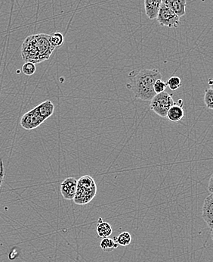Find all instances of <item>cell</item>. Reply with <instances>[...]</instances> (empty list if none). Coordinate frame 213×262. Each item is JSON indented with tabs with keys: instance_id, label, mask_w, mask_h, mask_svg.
<instances>
[{
	"instance_id": "cell-4",
	"label": "cell",
	"mask_w": 213,
	"mask_h": 262,
	"mask_svg": "<svg viewBox=\"0 0 213 262\" xmlns=\"http://www.w3.org/2000/svg\"><path fill=\"white\" fill-rule=\"evenodd\" d=\"M171 94L166 92L156 94L150 102V109L162 118H166L169 108L175 105Z\"/></svg>"
},
{
	"instance_id": "cell-12",
	"label": "cell",
	"mask_w": 213,
	"mask_h": 262,
	"mask_svg": "<svg viewBox=\"0 0 213 262\" xmlns=\"http://www.w3.org/2000/svg\"><path fill=\"white\" fill-rule=\"evenodd\" d=\"M37 108V111L40 114V116L46 121L48 118H50L52 114H54L55 105L50 100L44 101L40 103V105L35 107Z\"/></svg>"
},
{
	"instance_id": "cell-11",
	"label": "cell",
	"mask_w": 213,
	"mask_h": 262,
	"mask_svg": "<svg viewBox=\"0 0 213 262\" xmlns=\"http://www.w3.org/2000/svg\"><path fill=\"white\" fill-rule=\"evenodd\" d=\"M163 0H144V10L149 19H155L157 17Z\"/></svg>"
},
{
	"instance_id": "cell-19",
	"label": "cell",
	"mask_w": 213,
	"mask_h": 262,
	"mask_svg": "<svg viewBox=\"0 0 213 262\" xmlns=\"http://www.w3.org/2000/svg\"><path fill=\"white\" fill-rule=\"evenodd\" d=\"M22 72L27 76H32L36 72V65L32 62H25L23 65Z\"/></svg>"
},
{
	"instance_id": "cell-15",
	"label": "cell",
	"mask_w": 213,
	"mask_h": 262,
	"mask_svg": "<svg viewBox=\"0 0 213 262\" xmlns=\"http://www.w3.org/2000/svg\"><path fill=\"white\" fill-rule=\"evenodd\" d=\"M114 241L120 247H127L131 243L132 236L129 232L121 233L118 237H114Z\"/></svg>"
},
{
	"instance_id": "cell-14",
	"label": "cell",
	"mask_w": 213,
	"mask_h": 262,
	"mask_svg": "<svg viewBox=\"0 0 213 262\" xmlns=\"http://www.w3.org/2000/svg\"><path fill=\"white\" fill-rule=\"evenodd\" d=\"M118 247L119 245L114 241V240L109 238V237L103 239L100 243V247H101V250L105 252L113 251Z\"/></svg>"
},
{
	"instance_id": "cell-24",
	"label": "cell",
	"mask_w": 213,
	"mask_h": 262,
	"mask_svg": "<svg viewBox=\"0 0 213 262\" xmlns=\"http://www.w3.org/2000/svg\"><path fill=\"white\" fill-rule=\"evenodd\" d=\"M211 237H212V239H213V231H211Z\"/></svg>"
},
{
	"instance_id": "cell-10",
	"label": "cell",
	"mask_w": 213,
	"mask_h": 262,
	"mask_svg": "<svg viewBox=\"0 0 213 262\" xmlns=\"http://www.w3.org/2000/svg\"><path fill=\"white\" fill-rule=\"evenodd\" d=\"M163 4L170 8L179 18L186 13V0H163Z\"/></svg>"
},
{
	"instance_id": "cell-2",
	"label": "cell",
	"mask_w": 213,
	"mask_h": 262,
	"mask_svg": "<svg viewBox=\"0 0 213 262\" xmlns=\"http://www.w3.org/2000/svg\"><path fill=\"white\" fill-rule=\"evenodd\" d=\"M56 50L50 41V35L35 34L27 37L21 46V57L25 62L40 63L48 60Z\"/></svg>"
},
{
	"instance_id": "cell-8",
	"label": "cell",
	"mask_w": 213,
	"mask_h": 262,
	"mask_svg": "<svg viewBox=\"0 0 213 262\" xmlns=\"http://www.w3.org/2000/svg\"><path fill=\"white\" fill-rule=\"evenodd\" d=\"M202 217L208 227L213 230V193L206 198L203 206Z\"/></svg>"
},
{
	"instance_id": "cell-16",
	"label": "cell",
	"mask_w": 213,
	"mask_h": 262,
	"mask_svg": "<svg viewBox=\"0 0 213 262\" xmlns=\"http://www.w3.org/2000/svg\"><path fill=\"white\" fill-rule=\"evenodd\" d=\"M50 41L52 46L56 49V48L60 47L65 42V37L60 32H56L52 35H50Z\"/></svg>"
},
{
	"instance_id": "cell-9",
	"label": "cell",
	"mask_w": 213,
	"mask_h": 262,
	"mask_svg": "<svg viewBox=\"0 0 213 262\" xmlns=\"http://www.w3.org/2000/svg\"><path fill=\"white\" fill-rule=\"evenodd\" d=\"M183 100L179 99L178 102H175V105H172L169 108L167 113L166 118L172 122H179L185 115V111L183 109Z\"/></svg>"
},
{
	"instance_id": "cell-1",
	"label": "cell",
	"mask_w": 213,
	"mask_h": 262,
	"mask_svg": "<svg viewBox=\"0 0 213 262\" xmlns=\"http://www.w3.org/2000/svg\"><path fill=\"white\" fill-rule=\"evenodd\" d=\"M161 73L157 69L134 70L129 74L130 83L127 87L133 91L135 96L142 101H151L155 96L153 85L157 80L162 79Z\"/></svg>"
},
{
	"instance_id": "cell-17",
	"label": "cell",
	"mask_w": 213,
	"mask_h": 262,
	"mask_svg": "<svg viewBox=\"0 0 213 262\" xmlns=\"http://www.w3.org/2000/svg\"><path fill=\"white\" fill-rule=\"evenodd\" d=\"M166 85L171 90H176L182 87V81H181V78L179 77H172L168 80Z\"/></svg>"
},
{
	"instance_id": "cell-3",
	"label": "cell",
	"mask_w": 213,
	"mask_h": 262,
	"mask_svg": "<svg viewBox=\"0 0 213 262\" xmlns=\"http://www.w3.org/2000/svg\"><path fill=\"white\" fill-rule=\"evenodd\" d=\"M96 193L97 186L93 178L85 175L78 179L77 190L73 201L77 205H86L95 198Z\"/></svg>"
},
{
	"instance_id": "cell-7",
	"label": "cell",
	"mask_w": 213,
	"mask_h": 262,
	"mask_svg": "<svg viewBox=\"0 0 213 262\" xmlns=\"http://www.w3.org/2000/svg\"><path fill=\"white\" fill-rule=\"evenodd\" d=\"M78 179L68 177L61 183V193L66 200H73L77 190Z\"/></svg>"
},
{
	"instance_id": "cell-23",
	"label": "cell",
	"mask_w": 213,
	"mask_h": 262,
	"mask_svg": "<svg viewBox=\"0 0 213 262\" xmlns=\"http://www.w3.org/2000/svg\"><path fill=\"white\" fill-rule=\"evenodd\" d=\"M208 84L210 85V89H213V78L208 80Z\"/></svg>"
},
{
	"instance_id": "cell-21",
	"label": "cell",
	"mask_w": 213,
	"mask_h": 262,
	"mask_svg": "<svg viewBox=\"0 0 213 262\" xmlns=\"http://www.w3.org/2000/svg\"><path fill=\"white\" fill-rule=\"evenodd\" d=\"M4 176H5V170H4L3 161L2 159H0V187L3 183Z\"/></svg>"
},
{
	"instance_id": "cell-6",
	"label": "cell",
	"mask_w": 213,
	"mask_h": 262,
	"mask_svg": "<svg viewBox=\"0 0 213 262\" xmlns=\"http://www.w3.org/2000/svg\"><path fill=\"white\" fill-rule=\"evenodd\" d=\"M45 121L40 116L37 108H34L23 115L21 119V126L25 130H31L40 127Z\"/></svg>"
},
{
	"instance_id": "cell-20",
	"label": "cell",
	"mask_w": 213,
	"mask_h": 262,
	"mask_svg": "<svg viewBox=\"0 0 213 262\" xmlns=\"http://www.w3.org/2000/svg\"><path fill=\"white\" fill-rule=\"evenodd\" d=\"M166 87H167V85H166V82L162 81V79L157 80L153 85V89H154L156 94L165 92Z\"/></svg>"
},
{
	"instance_id": "cell-22",
	"label": "cell",
	"mask_w": 213,
	"mask_h": 262,
	"mask_svg": "<svg viewBox=\"0 0 213 262\" xmlns=\"http://www.w3.org/2000/svg\"><path fill=\"white\" fill-rule=\"evenodd\" d=\"M208 189L211 193H213V174L209 181Z\"/></svg>"
},
{
	"instance_id": "cell-13",
	"label": "cell",
	"mask_w": 213,
	"mask_h": 262,
	"mask_svg": "<svg viewBox=\"0 0 213 262\" xmlns=\"http://www.w3.org/2000/svg\"><path fill=\"white\" fill-rule=\"evenodd\" d=\"M97 233H98V237L101 238H108L112 234V227L109 223L104 222L102 219L100 218L99 223L97 225Z\"/></svg>"
},
{
	"instance_id": "cell-18",
	"label": "cell",
	"mask_w": 213,
	"mask_h": 262,
	"mask_svg": "<svg viewBox=\"0 0 213 262\" xmlns=\"http://www.w3.org/2000/svg\"><path fill=\"white\" fill-rule=\"evenodd\" d=\"M204 102L209 109L213 110V89H207L205 91Z\"/></svg>"
},
{
	"instance_id": "cell-5",
	"label": "cell",
	"mask_w": 213,
	"mask_h": 262,
	"mask_svg": "<svg viewBox=\"0 0 213 262\" xmlns=\"http://www.w3.org/2000/svg\"><path fill=\"white\" fill-rule=\"evenodd\" d=\"M156 20L159 25L169 28H176L180 24V18L179 16L163 3L159 8Z\"/></svg>"
}]
</instances>
